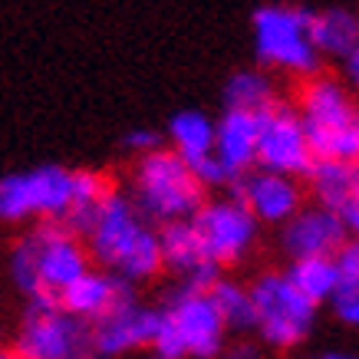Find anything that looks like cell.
Segmentation results:
<instances>
[{
	"mask_svg": "<svg viewBox=\"0 0 359 359\" xmlns=\"http://www.w3.org/2000/svg\"><path fill=\"white\" fill-rule=\"evenodd\" d=\"M310 40H313L320 60H346L359 43V13L349 7H327L310 13Z\"/></svg>",
	"mask_w": 359,
	"mask_h": 359,
	"instance_id": "obj_18",
	"label": "cell"
},
{
	"mask_svg": "<svg viewBox=\"0 0 359 359\" xmlns=\"http://www.w3.org/2000/svg\"><path fill=\"white\" fill-rule=\"evenodd\" d=\"M234 198L254 215L257 224H283L304 208L300 182L277 172H248L234 185Z\"/></svg>",
	"mask_w": 359,
	"mask_h": 359,
	"instance_id": "obj_14",
	"label": "cell"
},
{
	"mask_svg": "<svg viewBox=\"0 0 359 359\" xmlns=\"http://www.w3.org/2000/svg\"><path fill=\"white\" fill-rule=\"evenodd\" d=\"M73 208V168L40 165L0 178V221L30 224V221H60Z\"/></svg>",
	"mask_w": 359,
	"mask_h": 359,
	"instance_id": "obj_8",
	"label": "cell"
},
{
	"mask_svg": "<svg viewBox=\"0 0 359 359\" xmlns=\"http://www.w3.org/2000/svg\"><path fill=\"white\" fill-rule=\"evenodd\" d=\"M83 244L89 250V261L116 273L129 287L152 280L162 271V248L155 224L135 208L126 191L116 188L102 198L89 228L83 231Z\"/></svg>",
	"mask_w": 359,
	"mask_h": 359,
	"instance_id": "obj_1",
	"label": "cell"
},
{
	"mask_svg": "<svg viewBox=\"0 0 359 359\" xmlns=\"http://www.w3.org/2000/svg\"><path fill=\"white\" fill-rule=\"evenodd\" d=\"M155 359H158V356H155Z\"/></svg>",
	"mask_w": 359,
	"mask_h": 359,
	"instance_id": "obj_32",
	"label": "cell"
},
{
	"mask_svg": "<svg viewBox=\"0 0 359 359\" xmlns=\"http://www.w3.org/2000/svg\"><path fill=\"white\" fill-rule=\"evenodd\" d=\"M343 63H346V79H349V86L359 89V43L353 46V53H349Z\"/></svg>",
	"mask_w": 359,
	"mask_h": 359,
	"instance_id": "obj_29",
	"label": "cell"
},
{
	"mask_svg": "<svg viewBox=\"0 0 359 359\" xmlns=\"http://www.w3.org/2000/svg\"><path fill=\"white\" fill-rule=\"evenodd\" d=\"M0 359H17V356H13V349H0Z\"/></svg>",
	"mask_w": 359,
	"mask_h": 359,
	"instance_id": "obj_31",
	"label": "cell"
},
{
	"mask_svg": "<svg viewBox=\"0 0 359 359\" xmlns=\"http://www.w3.org/2000/svg\"><path fill=\"white\" fill-rule=\"evenodd\" d=\"M306 142L316 162H349L359 158V109L346 86L337 79H310L300 93V109Z\"/></svg>",
	"mask_w": 359,
	"mask_h": 359,
	"instance_id": "obj_5",
	"label": "cell"
},
{
	"mask_svg": "<svg viewBox=\"0 0 359 359\" xmlns=\"http://www.w3.org/2000/svg\"><path fill=\"white\" fill-rule=\"evenodd\" d=\"M122 145H126L132 155H139V158H142V155L162 149V135H158L155 129H132V132H126Z\"/></svg>",
	"mask_w": 359,
	"mask_h": 359,
	"instance_id": "obj_26",
	"label": "cell"
},
{
	"mask_svg": "<svg viewBox=\"0 0 359 359\" xmlns=\"http://www.w3.org/2000/svg\"><path fill=\"white\" fill-rule=\"evenodd\" d=\"M218 359H264V346L254 339H234V343H224Z\"/></svg>",
	"mask_w": 359,
	"mask_h": 359,
	"instance_id": "obj_27",
	"label": "cell"
},
{
	"mask_svg": "<svg viewBox=\"0 0 359 359\" xmlns=\"http://www.w3.org/2000/svg\"><path fill=\"white\" fill-rule=\"evenodd\" d=\"M132 294V287L126 280H119L116 273L102 271V267H89L83 277L66 287L56 304L63 306L66 313H73L83 323H96L99 316H106L112 306L126 300Z\"/></svg>",
	"mask_w": 359,
	"mask_h": 359,
	"instance_id": "obj_17",
	"label": "cell"
},
{
	"mask_svg": "<svg viewBox=\"0 0 359 359\" xmlns=\"http://www.w3.org/2000/svg\"><path fill=\"white\" fill-rule=\"evenodd\" d=\"M250 30H254V50L261 66L290 76H313L320 69V53L310 40V11L267 4L254 11Z\"/></svg>",
	"mask_w": 359,
	"mask_h": 359,
	"instance_id": "obj_7",
	"label": "cell"
},
{
	"mask_svg": "<svg viewBox=\"0 0 359 359\" xmlns=\"http://www.w3.org/2000/svg\"><path fill=\"white\" fill-rule=\"evenodd\" d=\"M313 162L316 158L310 152L304 122L294 106L273 102L264 112H257V162L254 165H261V172L300 178L310 172Z\"/></svg>",
	"mask_w": 359,
	"mask_h": 359,
	"instance_id": "obj_11",
	"label": "cell"
},
{
	"mask_svg": "<svg viewBox=\"0 0 359 359\" xmlns=\"http://www.w3.org/2000/svg\"><path fill=\"white\" fill-rule=\"evenodd\" d=\"M188 224L195 231L201 250L208 254V261L218 264V267L244 261L250 250H254L257 231H261V224L254 221V215H250L234 195L205 201V205L188 218Z\"/></svg>",
	"mask_w": 359,
	"mask_h": 359,
	"instance_id": "obj_10",
	"label": "cell"
},
{
	"mask_svg": "<svg viewBox=\"0 0 359 359\" xmlns=\"http://www.w3.org/2000/svg\"><path fill=\"white\" fill-rule=\"evenodd\" d=\"M339 287H359V238H346L333 254Z\"/></svg>",
	"mask_w": 359,
	"mask_h": 359,
	"instance_id": "obj_24",
	"label": "cell"
},
{
	"mask_svg": "<svg viewBox=\"0 0 359 359\" xmlns=\"http://www.w3.org/2000/svg\"><path fill=\"white\" fill-rule=\"evenodd\" d=\"M158 248H162V271H172L182 280V287L208 290L221 277V267L208 261V254L201 250V244H198L195 231H191L188 221L162 224Z\"/></svg>",
	"mask_w": 359,
	"mask_h": 359,
	"instance_id": "obj_16",
	"label": "cell"
},
{
	"mask_svg": "<svg viewBox=\"0 0 359 359\" xmlns=\"http://www.w3.org/2000/svg\"><path fill=\"white\" fill-rule=\"evenodd\" d=\"M316 359H359V353H353V349H327Z\"/></svg>",
	"mask_w": 359,
	"mask_h": 359,
	"instance_id": "obj_30",
	"label": "cell"
},
{
	"mask_svg": "<svg viewBox=\"0 0 359 359\" xmlns=\"http://www.w3.org/2000/svg\"><path fill=\"white\" fill-rule=\"evenodd\" d=\"M304 178L310 182V191H313L316 205H323V208H330V211H339V215H343V208H346L349 195H353L356 165H349V162H313Z\"/></svg>",
	"mask_w": 359,
	"mask_h": 359,
	"instance_id": "obj_21",
	"label": "cell"
},
{
	"mask_svg": "<svg viewBox=\"0 0 359 359\" xmlns=\"http://www.w3.org/2000/svg\"><path fill=\"white\" fill-rule=\"evenodd\" d=\"M273 83L264 69H238L234 76L224 83V106L228 109L244 112H264L273 106Z\"/></svg>",
	"mask_w": 359,
	"mask_h": 359,
	"instance_id": "obj_23",
	"label": "cell"
},
{
	"mask_svg": "<svg viewBox=\"0 0 359 359\" xmlns=\"http://www.w3.org/2000/svg\"><path fill=\"white\" fill-rule=\"evenodd\" d=\"M224 343L228 330L208 290L178 287L158 310L152 337L158 359H218Z\"/></svg>",
	"mask_w": 359,
	"mask_h": 359,
	"instance_id": "obj_3",
	"label": "cell"
},
{
	"mask_svg": "<svg viewBox=\"0 0 359 359\" xmlns=\"http://www.w3.org/2000/svg\"><path fill=\"white\" fill-rule=\"evenodd\" d=\"M283 273L313 306L330 304L339 290V273L333 257H297Z\"/></svg>",
	"mask_w": 359,
	"mask_h": 359,
	"instance_id": "obj_20",
	"label": "cell"
},
{
	"mask_svg": "<svg viewBox=\"0 0 359 359\" xmlns=\"http://www.w3.org/2000/svg\"><path fill=\"white\" fill-rule=\"evenodd\" d=\"M17 359H89V323L66 313L56 300H27L13 339Z\"/></svg>",
	"mask_w": 359,
	"mask_h": 359,
	"instance_id": "obj_9",
	"label": "cell"
},
{
	"mask_svg": "<svg viewBox=\"0 0 359 359\" xmlns=\"http://www.w3.org/2000/svg\"><path fill=\"white\" fill-rule=\"evenodd\" d=\"M250 304H254V333L271 349L290 353L304 346L316 330L320 306L310 304L287 280L283 271H267L250 283Z\"/></svg>",
	"mask_w": 359,
	"mask_h": 359,
	"instance_id": "obj_6",
	"label": "cell"
},
{
	"mask_svg": "<svg viewBox=\"0 0 359 359\" xmlns=\"http://www.w3.org/2000/svg\"><path fill=\"white\" fill-rule=\"evenodd\" d=\"M330 306H333V313L343 327L359 330V287H339Z\"/></svg>",
	"mask_w": 359,
	"mask_h": 359,
	"instance_id": "obj_25",
	"label": "cell"
},
{
	"mask_svg": "<svg viewBox=\"0 0 359 359\" xmlns=\"http://www.w3.org/2000/svg\"><path fill=\"white\" fill-rule=\"evenodd\" d=\"M155 323H158V310L145 306L135 294L112 306L106 316H99L96 323H89V346L93 356L102 359H119L139 349H152Z\"/></svg>",
	"mask_w": 359,
	"mask_h": 359,
	"instance_id": "obj_12",
	"label": "cell"
},
{
	"mask_svg": "<svg viewBox=\"0 0 359 359\" xmlns=\"http://www.w3.org/2000/svg\"><path fill=\"white\" fill-rule=\"evenodd\" d=\"M93 267L76 231L60 221H40L11 248V280L27 300H60L69 283Z\"/></svg>",
	"mask_w": 359,
	"mask_h": 359,
	"instance_id": "obj_2",
	"label": "cell"
},
{
	"mask_svg": "<svg viewBox=\"0 0 359 359\" xmlns=\"http://www.w3.org/2000/svg\"><path fill=\"white\" fill-rule=\"evenodd\" d=\"M168 142L172 152L188 162L191 168L211 158V145H215V119L205 116L201 109H182L168 119Z\"/></svg>",
	"mask_w": 359,
	"mask_h": 359,
	"instance_id": "obj_19",
	"label": "cell"
},
{
	"mask_svg": "<svg viewBox=\"0 0 359 359\" xmlns=\"http://www.w3.org/2000/svg\"><path fill=\"white\" fill-rule=\"evenodd\" d=\"M343 224L353 238H359V165H356V182H353V195H349L346 208H343Z\"/></svg>",
	"mask_w": 359,
	"mask_h": 359,
	"instance_id": "obj_28",
	"label": "cell"
},
{
	"mask_svg": "<svg viewBox=\"0 0 359 359\" xmlns=\"http://www.w3.org/2000/svg\"><path fill=\"white\" fill-rule=\"evenodd\" d=\"M129 198L152 224H175L188 221L205 205V185L172 149H155L135 162Z\"/></svg>",
	"mask_w": 359,
	"mask_h": 359,
	"instance_id": "obj_4",
	"label": "cell"
},
{
	"mask_svg": "<svg viewBox=\"0 0 359 359\" xmlns=\"http://www.w3.org/2000/svg\"><path fill=\"white\" fill-rule=\"evenodd\" d=\"M208 294H211V300H215V306H218V316L224 320V330H234V333H254V304H250V287H244V283L238 280H224V277H218V280L208 287Z\"/></svg>",
	"mask_w": 359,
	"mask_h": 359,
	"instance_id": "obj_22",
	"label": "cell"
},
{
	"mask_svg": "<svg viewBox=\"0 0 359 359\" xmlns=\"http://www.w3.org/2000/svg\"><path fill=\"white\" fill-rule=\"evenodd\" d=\"M349 238L343 215L330 211L323 205L300 208L290 221L280 224V248L287 250V257H333L339 244Z\"/></svg>",
	"mask_w": 359,
	"mask_h": 359,
	"instance_id": "obj_13",
	"label": "cell"
},
{
	"mask_svg": "<svg viewBox=\"0 0 359 359\" xmlns=\"http://www.w3.org/2000/svg\"><path fill=\"white\" fill-rule=\"evenodd\" d=\"M211 158L221 168L228 188H234L257 162V112L224 109L221 119H215V145Z\"/></svg>",
	"mask_w": 359,
	"mask_h": 359,
	"instance_id": "obj_15",
	"label": "cell"
}]
</instances>
